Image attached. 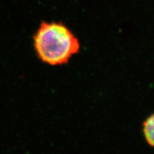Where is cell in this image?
Masks as SVG:
<instances>
[{"mask_svg":"<svg viewBox=\"0 0 154 154\" xmlns=\"http://www.w3.org/2000/svg\"><path fill=\"white\" fill-rule=\"evenodd\" d=\"M33 41L38 59L50 66L68 63L80 50L79 38L66 25L59 22H42Z\"/></svg>","mask_w":154,"mask_h":154,"instance_id":"6da1fadb","label":"cell"},{"mask_svg":"<svg viewBox=\"0 0 154 154\" xmlns=\"http://www.w3.org/2000/svg\"><path fill=\"white\" fill-rule=\"evenodd\" d=\"M143 131L147 142L154 147V114L145 121Z\"/></svg>","mask_w":154,"mask_h":154,"instance_id":"7a4b0ae2","label":"cell"}]
</instances>
